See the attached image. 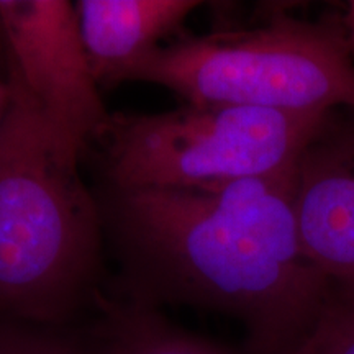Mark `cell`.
<instances>
[{
	"mask_svg": "<svg viewBox=\"0 0 354 354\" xmlns=\"http://www.w3.org/2000/svg\"><path fill=\"white\" fill-rule=\"evenodd\" d=\"M295 174L203 189L100 185L105 243L118 266L110 292L232 317L248 354H294L331 289L300 243Z\"/></svg>",
	"mask_w": 354,
	"mask_h": 354,
	"instance_id": "obj_1",
	"label": "cell"
},
{
	"mask_svg": "<svg viewBox=\"0 0 354 354\" xmlns=\"http://www.w3.org/2000/svg\"><path fill=\"white\" fill-rule=\"evenodd\" d=\"M0 131V320L76 326L104 292V223L81 156L19 82Z\"/></svg>",
	"mask_w": 354,
	"mask_h": 354,
	"instance_id": "obj_2",
	"label": "cell"
},
{
	"mask_svg": "<svg viewBox=\"0 0 354 354\" xmlns=\"http://www.w3.org/2000/svg\"><path fill=\"white\" fill-rule=\"evenodd\" d=\"M330 113L185 104L161 113H112L94 146L102 185L203 189L282 174L328 127Z\"/></svg>",
	"mask_w": 354,
	"mask_h": 354,
	"instance_id": "obj_3",
	"label": "cell"
},
{
	"mask_svg": "<svg viewBox=\"0 0 354 354\" xmlns=\"http://www.w3.org/2000/svg\"><path fill=\"white\" fill-rule=\"evenodd\" d=\"M123 82L156 84L196 105L354 110L346 41L323 26L289 19L246 32L183 37L141 57Z\"/></svg>",
	"mask_w": 354,
	"mask_h": 354,
	"instance_id": "obj_4",
	"label": "cell"
},
{
	"mask_svg": "<svg viewBox=\"0 0 354 354\" xmlns=\"http://www.w3.org/2000/svg\"><path fill=\"white\" fill-rule=\"evenodd\" d=\"M7 73L56 136L79 156L109 125L76 6L68 0H0Z\"/></svg>",
	"mask_w": 354,
	"mask_h": 354,
	"instance_id": "obj_5",
	"label": "cell"
},
{
	"mask_svg": "<svg viewBox=\"0 0 354 354\" xmlns=\"http://www.w3.org/2000/svg\"><path fill=\"white\" fill-rule=\"evenodd\" d=\"M295 218L304 253L335 287L354 290V136L328 127L295 174Z\"/></svg>",
	"mask_w": 354,
	"mask_h": 354,
	"instance_id": "obj_6",
	"label": "cell"
},
{
	"mask_svg": "<svg viewBox=\"0 0 354 354\" xmlns=\"http://www.w3.org/2000/svg\"><path fill=\"white\" fill-rule=\"evenodd\" d=\"M99 86H115L141 57L179 32L197 0H81L74 3Z\"/></svg>",
	"mask_w": 354,
	"mask_h": 354,
	"instance_id": "obj_7",
	"label": "cell"
},
{
	"mask_svg": "<svg viewBox=\"0 0 354 354\" xmlns=\"http://www.w3.org/2000/svg\"><path fill=\"white\" fill-rule=\"evenodd\" d=\"M91 354H248L176 325L161 308L104 290L79 323Z\"/></svg>",
	"mask_w": 354,
	"mask_h": 354,
	"instance_id": "obj_8",
	"label": "cell"
},
{
	"mask_svg": "<svg viewBox=\"0 0 354 354\" xmlns=\"http://www.w3.org/2000/svg\"><path fill=\"white\" fill-rule=\"evenodd\" d=\"M294 354H354V290L331 286L315 325Z\"/></svg>",
	"mask_w": 354,
	"mask_h": 354,
	"instance_id": "obj_9",
	"label": "cell"
},
{
	"mask_svg": "<svg viewBox=\"0 0 354 354\" xmlns=\"http://www.w3.org/2000/svg\"><path fill=\"white\" fill-rule=\"evenodd\" d=\"M0 354H91L81 326H41L0 320Z\"/></svg>",
	"mask_w": 354,
	"mask_h": 354,
	"instance_id": "obj_10",
	"label": "cell"
},
{
	"mask_svg": "<svg viewBox=\"0 0 354 354\" xmlns=\"http://www.w3.org/2000/svg\"><path fill=\"white\" fill-rule=\"evenodd\" d=\"M10 104H12L10 84L7 81H0V131H2L3 122H6L8 110H10Z\"/></svg>",
	"mask_w": 354,
	"mask_h": 354,
	"instance_id": "obj_11",
	"label": "cell"
},
{
	"mask_svg": "<svg viewBox=\"0 0 354 354\" xmlns=\"http://www.w3.org/2000/svg\"><path fill=\"white\" fill-rule=\"evenodd\" d=\"M344 24H346L349 38H351V43L354 44V0L349 2L346 8V17H344Z\"/></svg>",
	"mask_w": 354,
	"mask_h": 354,
	"instance_id": "obj_12",
	"label": "cell"
},
{
	"mask_svg": "<svg viewBox=\"0 0 354 354\" xmlns=\"http://www.w3.org/2000/svg\"><path fill=\"white\" fill-rule=\"evenodd\" d=\"M0 56H3V57H6V39H3L2 25H0Z\"/></svg>",
	"mask_w": 354,
	"mask_h": 354,
	"instance_id": "obj_13",
	"label": "cell"
}]
</instances>
